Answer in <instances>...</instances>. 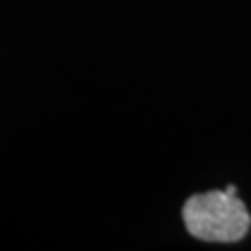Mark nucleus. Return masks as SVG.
Masks as SVG:
<instances>
[{"label":"nucleus","instance_id":"1","mask_svg":"<svg viewBox=\"0 0 251 251\" xmlns=\"http://www.w3.org/2000/svg\"><path fill=\"white\" fill-rule=\"evenodd\" d=\"M182 218L186 230L195 239L209 243H234L249 232L251 218L237 195L209 191L193 195L184 203Z\"/></svg>","mask_w":251,"mask_h":251},{"label":"nucleus","instance_id":"2","mask_svg":"<svg viewBox=\"0 0 251 251\" xmlns=\"http://www.w3.org/2000/svg\"><path fill=\"white\" fill-rule=\"evenodd\" d=\"M224 191H226V193H230V195H237V186H234V184H230V186H226Z\"/></svg>","mask_w":251,"mask_h":251}]
</instances>
